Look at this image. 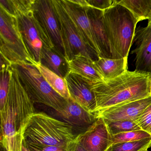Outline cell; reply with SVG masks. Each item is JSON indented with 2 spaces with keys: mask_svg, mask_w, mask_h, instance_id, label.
<instances>
[{
  "mask_svg": "<svg viewBox=\"0 0 151 151\" xmlns=\"http://www.w3.org/2000/svg\"><path fill=\"white\" fill-rule=\"evenodd\" d=\"M9 88L1 112V145L7 151H22L24 134L30 117L35 113L30 99L14 66L9 68Z\"/></svg>",
  "mask_w": 151,
  "mask_h": 151,
  "instance_id": "cell-1",
  "label": "cell"
},
{
  "mask_svg": "<svg viewBox=\"0 0 151 151\" xmlns=\"http://www.w3.org/2000/svg\"><path fill=\"white\" fill-rule=\"evenodd\" d=\"M91 88L96 98L95 112L150 97L151 75L128 70L115 78L91 85Z\"/></svg>",
  "mask_w": 151,
  "mask_h": 151,
  "instance_id": "cell-2",
  "label": "cell"
},
{
  "mask_svg": "<svg viewBox=\"0 0 151 151\" xmlns=\"http://www.w3.org/2000/svg\"><path fill=\"white\" fill-rule=\"evenodd\" d=\"M103 22L112 59L128 58L138 23L136 18L127 9L117 3L104 11Z\"/></svg>",
  "mask_w": 151,
  "mask_h": 151,
  "instance_id": "cell-3",
  "label": "cell"
},
{
  "mask_svg": "<svg viewBox=\"0 0 151 151\" xmlns=\"http://www.w3.org/2000/svg\"><path fill=\"white\" fill-rule=\"evenodd\" d=\"M76 137L69 124L42 112L32 115L24 134L27 143L40 146L67 145Z\"/></svg>",
  "mask_w": 151,
  "mask_h": 151,
  "instance_id": "cell-4",
  "label": "cell"
},
{
  "mask_svg": "<svg viewBox=\"0 0 151 151\" xmlns=\"http://www.w3.org/2000/svg\"><path fill=\"white\" fill-rule=\"evenodd\" d=\"M1 57L11 65H37L32 58L19 28L17 17L0 7Z\"/></svg>",
  "mask_w": 151,
  "mask_h": 151,
  "instance_id": "cell-5",
  "label": "cell"
},
{
  "mask_svg": "<svg viewBox=\"0 0 151 151\" xmlns=\"http://www.w3.org/2000/svg\"><path fill=\"white\" fill-rule=\"evenodd\" d=\"M13 66L16 69L21 83L33 103L44 104L53 109L56 112L63 109L67 99L51 87L37 68L25 64Z\"/></svg>",
  "mask_w": 151,
  "mask_h": 151,
  "instance_id": "cell-6",
  "label": "cell"
},
{
  "mask_svg": "<svg viewBox=\"0 0 151 151\" xmlns=\"http://www.w3.org/2000/svg\"><path fill=\"white\" fill-rule=\"evenodd\" d=\"M54 9L58 20L66 60L81 54L95 61L99 59L98 54L92 49L78 33L72 21L66 14L60 0H52Z\"/></svg>",
  "mask_w": 151,
  "mask_h": 151,
  "instance_id": "cell-7",
  "label": "cell"
},
{
  "mask_svg": "<svg viewBox=\"0 0 151 151\" xmlns=\"http://www.w3.org/2000/svg\"><path fill=\"white\" fill-rule=\"evenodd\" d=\"M19 28L32 58L37 64L41 63L43 45L55 47L34 14L32 8L17 13Z\"/></svg>",
  "mask_w": 151,
  "mask_h": 151,
  "instance_id": "cell-8",
  "label": "cell"
},
{
  "mask_svg": "<svg viewBox=\"0 0 151 151\" xmlns=\"http://www.w3.org/2000/svg\"><path fill=\"white\" fill-rule=\"evenodd\" d=\"M32 9L35 16L55 47L64 55L60 26L54 9L52 1L34 0Z\"/></svg>",
  "mask_w": 151,
  "mask_h": 151,
  "instance_id": "cell-9",
  "label": "cell"
},
{
  "mask_svg": "<svg viewBox=\"0 0 151 151\" xmlns=\"http://www.w3.org/2000/svg\"><path fill=\"white\" fill-rule=\"evenodd\" d=\"M60 1L83 41L100 57V53L88 16V8L79 6L72 3L70 0H60Z\"/></svg>",
  "mask_w": 151,
  "mask_h": 151,
  "instance_id": "cell-10",
  "label": "cell"
},
{
  "mask_svg": "<svg viewBox=\"0 0 151 151\" xmlns=\"http://www.w3.org/2000/svg\"><path fill=\"white\" fill-rule=\"evenodd\" d=\"M151 104V96L142 99L100 109L93 114L97 118L101 117L105 122L123 120L135 121Z\"/></svg>",
  "mask_w": 151,
  "mask_h": 151,
  "instance_id": "cell-11",
  "label": "cell"
},
{
  "mask_svg": "<svg viewBox=\"0 0 151 151\" xmlns=\"http://www.w3.org/2000/svg\"><path fill=\"white\" fill-rule=\"evenodd\" d=\"M86 151H107L113 144L106 124L101 117L84 132L76 136Z\"/></svg>",
  "mask_w": 151,
  "mask_h": 151,
  "instance_id": "cell-12",
  "label": "cell"
},
{
  "mask_svg": "<svg viewBox=\"0 0 151 151\" xmlns=\"http://www.w3.org/2000/svg\"><path fill=\"white\" fill-rule=\"evenodd\" d=\"M56 113L63 122L72 127L76 136L88 129L98 119L71 98L67 100L63 109Z\"/></svg>",
  "mask_w": 151,
  "mask_h": 151,
  "instance_id": "cell-13",
  "label": "cell"
},
{
  "mask_svg": "<svg viewBox=\"0 0 151 151\" xmlns=\"http://www.w3.org/2000/svg\"><path fill=\"white\" fill-rule=\"evenodd\" d=\"M134 43L136 47L132 54L135 55V71L151 74V26L137 28Z\"/></svg>",
  "mask_w": 151,
  "mask_h": 151,
  "instance_id": "cell-14",
  "label": "cell"
},
{
  "mask_svg": "<svg viewBox=\"0 0 151 151\" xmlns=\"http://www.w3.org/2000/svg\"><path fill=\"white\" fill-rule=\"evenodd\" d=\"M64 78L70 98L86 110L93 114L97 108V103L91 85L77 75L70 72Z\"/></svg>",
  "mask_w": 151,
  "mask_h": 151,
  "instance_id": "cell-15",
  "label": "cell"
},
{
  "mask_svg": "<svg viewBox=\"0 0 151 151\" xmlns=\"http://www.w3.org/2000/svg\"><path fill=\"white\" fill-rule=\"evenodd\" d=\"M67 61L70 73L77 75L90 85L104 81L92 59L79 54Z\"/></svg>",
  "mask_w": 151,
  "mask_h": 151,
  "instance_id": "cell-16",
  "label": "cell"
},
{
  "mask_svg": "<svg viewBox=\"0 0 151 151\" xmlns=\"http://www.w3.org/2000/svg\"><path fill=\"white\" fill-rule=\"evenodd\" d=\"M87 12L100 53V57L112 59L111 47L103 22L104 11L90 8Z\"/></svg>",
  "mask_w": 151,
  "mask_h": 151,
  "instance_id": "cell-17",
  "label": "cell"
},
{
  "mask_svg": "<svg viewBox=\"0 0 151 151\" xmlns=\"http://www.w3.org/2000/svg\"><path fill=\"white\" fill-rule=\"evenodd\" d=\"M41 64L63 78H65L69 72L65 56L55 47L43 45Z\"/></svg>",
  "mask_w": 151,
  "mask_h": 151,
  "instance_id": "cell-18",
  "label": "cell"
},
{
  "mask_svg": "<svg viewBox=\"0 0 151 151\" xmlns=\"http://www.w3.org/2000/svg\"><path fill=\"white\" fill-rule=\"evenodd\" d=\"M95 64L104 80L115 78L128 70V58L112 59L99 57Z\"/></svg>",
  "mask_w": 151,
  "mask_h": 151,
  "instance_id": "cell-19",
  "label": "cell"
},
{
  "mask_svg": "<svg viewBox=\"0 0 151 151\" xmlns=\"http://www.w3.org/2000/svg\"><path fill=\"white\" fill-rule=\"evenodd\" d=\"M36 68L56 92L66 99L70 98L68 84L65 78L59 76L41 63L37 65Z\"/></svg>",
  "mask_w": 151,
  "mask_h": 151,
  "instance_id": "cell-20",
  "label": "cell"
},
{
  "mask_svg": "<svg viewBox=\"0 0 151 151\" xmlns=\"http://www.w3.org/2000/svg\"><path fill=\"white\" fill-rule=\"evenodd\" d=\"M118 4L127 9L138 22L148 20L151 13V0H121Z\"/></svg>",
  "mask_w": 151,
  "mask_h": 151,
  "instance_id": "cell-21",
  "label": "cell"
},
{
  "mask_svg": "<svg viewBox=\"0 0 151 151\" xmlns=\"http://www.w3.org/2000/svg\"><path fill=\"white\" fill-rule=\"evenodd\" d=\"M11 65L1 57L0 80V110L5 106L9 88V68Z\"/></svg>",
  "mask_w": 151,
  "mask_h": 151,
  "instance_id": "cell-22",
  "label": "cell"
},
{
  "mask_svg": "<svg viewBox=\"0 0 151 151\" xmlns=\"http://www.w3.org/2000/svg\"><path fill=\"white\" fill-rule=\"evenodd\" d=\"M151 147V138L137 141L113 144L107 151H139Z\"/></svg>",
  "mask_w": 151,
  "mask_h": 151,
  "instance_id": "cell-23",
  "label": "cell"
},
{
  "mask_svg": "<svg viewBox=\"0 0 151 151\" xmlns=\"http://www.w3.org/2000/svg\"><path fill=\"white\" fill-rule=\"evenodd\" d=\"M105 123L111 136L132 131L141 129L134 121L131 120L105 122Z\"/></svg>",
  "mask_w": 151,
  "mask_h": 151,
  "instance_id": "cell-24",
  "label": "cell"
},
{
  "mask_svg": "<svg viewBox=\"0 0 151 151\" xmlns=\"http://www.w3.org/2000/svg\"><path fill=\"white\" fill-rule=\"evenodd\" d=\"M111 136L113 144L121 142L137 141L151 138V135L150 134L141 129L132 131Z\"/></svg>",
  "mask_w": 151,
  "mask_h": 151,
  "instance_id": "cell-25",
  "label": "cell"
},
{
  "mask_svg": "<svg viewBox=\"0 0 151 151\" xmlns=\"http://www.w3.org/2000/svg\"><path fill=\"white\" fill-rule=\"evenodd\" d=\"M141 130L151 135V104L148 106L135 121Z\"/></svg>",
  "mask_w": 151,
  "mask_h": 151,
  "instance_id": "cell-26",
  "label": "cell"
},
{
  "mask_svg": "<svg viewBox=\"0 0 151 151\" xmlns=\"http://www.w3.org/2000/svg\"><path fill=\"white\" fill-rule=\"evenodd\" d=\"M88 8L96 9L104 11L118 3V0H86Z\"/></svg>",
  "mask_w": 151,
  "mask_h": 151,
  "instance_id": "cell-27",
  "label": "cell"
},
{
  "mask_svg": "<svg viewBox=\"0 0 151 151\" xmlns=\"http://www.w3.org/2000/svg\"><path fill=\"white\" fill-rule=\"evenodd\" d=\"M27 144L31 151H67V145L59 146H40L31 143H27Z\"/></svg>",
  "mask_w": 151,
  "mask_h": 151,
  "instance_id": "cell-28",
  "label": "cell"
},
{
  "mask_svg": "<svg viewBox=\"0 0 151 151\" xmlns=\"http://www.w3.org/2000/svg\"><path fill=\"white\" fill-rule=\"evenodd\" d=\"M67 151H86L79 143L77 137L67 144Z\"/></svg>",
  "mask_w": 151,
  "mask_h": 151,
  "instance_id": "cell-29",
  "label": "cell"
},
{
  "mask_svg": "<svg viewBox=\"0 0 151 151\" xmlns=\"http://www.w3.org/2000/svg\"><path fill=\"white\" fill-rule=\"evenodd\" d=\"M22 151H31L25 139L24 138L22 145Z\"/></svg>",
  "mask_w": 151,
  "mask_h": 151,
  "instance_id": "cell-30",
  "label": "cell"
},
{
  "mask_svg": "<svg viewBox=\"0 0 151 151\" xmlns=\"http://www.w3.org/2000/svg\"><path fill=\"white\" fill-rule=\"evenodd\" d=\"M147 25H149V26H151V13L150 14V16H149V18L148 19V24H147Z\"/></svg>",
  "mask_w": 151,
  "mask_h": 151,
  "instance_id": "cell-31",
  "label": "cell"
},
{
  "mask_svg": "<svg viewBox=\"0 0 151 151\" xmlns=\"http://www.w3.org/2000/svg\"><path fill=\"white\" fill-rule=\"evenodd\" d=\"M1 151H7V150L1 145Z\"/></svg>",
  "mask_w": 151,
  "mask_h": 151,
  "instance_id": "cell-32",
  "label": "cell"
},
{
  "mask_svg": "<svg viewBox=\"0 0 151 151\" xmlns=\"http://www.w3.org/2000/svg\"><path fill=\"white\" fill-rule=\"evenodd\" d=\"M148 148H149L147 147V148H144V149H141V150H139V151H148Z\"/></svg>",
  "mask_w": 151,
  "mask_h": 151,
  "instance_id": "cell-33",
  "label": "cell"
},
{
  "mask_svg": "<svg viewBox=\"0 0 151 151\" xmlns=\"http://www.w3.org/2000/svg\"></svg>",
  "mask_w": 151,
  "mask_h": 151,
  "instance_id": "cell-34",
  "label": "cell"
},
{
  "mask_svg": "<svg viewBox=\"0 0 151 151\" xmlns=\"http://www.w3.org/2000/svg\"></svg>",
  "mask_w": 151,
  "mask_h": 151,
  "instance_id": "cell-35",
  "label": "cell"
}]
</instances>
